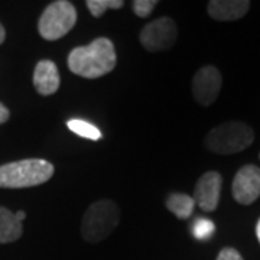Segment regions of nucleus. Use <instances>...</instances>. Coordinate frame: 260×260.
I'll return each mask as SVG.
<instances>
[{
  "instance_id": "1",
  "label": "nucleus",
  "mask_w": 260,
  "mask_h": 260,
  "mask_svg": "<svg viewBox=\"0 0 260 260\" xmlns=\"http://www.w3.org/2000/svg\"><path fill=\"white\" fill-rule=\"evenodd\" d=\"M116 62V49L112 41L107 38H97L85 47L74 48L68 55L70 71L90 80L112 73Z\"/></svg>"
},
{
  "instance_id": "2",
  "label": "nucleus",
  "mask_w": 260,
  "mask_h": 260,
  "mask_svg": "<svg viewBox=\"0 0 260 260\" xmlns=\"http://www.w3.org/2000/svg\"><path fill=\"white\" fill-rule=\"evenodd\" d=\"M54 175V165L45 159H23L0 167V188L19 189L48 182Z\"/></svg>"
},
{
  "instance_id": "3",
  "label": "nucleus",
  "mask_w": 260,
  "mask_h": 260,
  "mask_svg": "<svg viewBox=\"0 0 260 260\" xmlns=\"http://www.w3.org/2000/svg\"><path fill=\"white\" fill-rule=\"evenodd\" d=\"M254 140V132L243 121H227L207 133L205 148L217 155H233L247 149Z\"/></svg>"
},
{
  "instance_id": "4",
  "label": "nucleus",
  "mask_w": 260,
  "mask_h": 260,
  "mask_svg": "<svg viewBox=\"0 0 260 260\" xmlns=\"http://www.w3.org/2000/svg\"><path fill=\"white\" fill-rule=\"evenodd\" d=\"M120 221V210L112 200H99L87 208L81 221L85 242L99 243L107 239Z\"/></svg>"
},
{
  "instance_id": "5",
  "label": "nucleus",
  "mask_w": 260,
  "mask_h": 260,
  "mask_svg": "<svg viewBox=\"0 0 260 260\" xmlns=\"http://www.w3.org/2000/svg\"><path fill=\"white\" fill-rule=\"evenodd\" d=\"M77 22V10L71 2L56 0L48 5L42 12L38 30L45 41H58L65 37Z\"/></svg>"
},
{
  "instance_id": "6",
  "label": "nucleus",
  "mask_w": 260,
  "mask_h": 260,
  "mask_svg": "<svg viewBox=\"0 0 260 260\" xmlns=\"http://www.w3.org/2000/svg\"><path fill=\"white\" fill-rule=\"evenodd\" d=\"M177 38L178 29L175 22L164 16L143 26L140 32V44L149 52H160L174 47Z\"/></svg>"
},
{
  "instance_id": "7",
  "label": "nucleus",
  "mask_w": 260,
  "mask_h": 260,
  "mask_svg": "<svg viewBox=\"0 0 260 260\" xmlns=\"http://www.w3.org/2000/svg\"><path fill=\"white\" fill-rule=\"evenodd\" d=\"M223 78L213 65H205L195 73L192 78V95L195 102L204 107L211 106L221 90Z\"/></svg>"
},
{
  "instance_id": "8",
  "label": "nucleus",
  "mask_w": 260,
  "mask_h": 260,
  "mask_svg": "<svg viewBox=\"0 0 260 260\" xmlns=\"http://www.w3.org/2000/svg\"><path fill=\"white\" fill-rule=\"evenodd\" d=\"M233 198L242 205L253 204L260 197V168L246 165L233 179Z\"/></svg>"
},
{
  "instance_id": "9",
  "label": "nucleus",
  "mask_w": 260,
  "mask_h": 260,
  "mask_svg": "<svg viewBox=\"0 0 260 260\" xmlns=\"http://www.w3.org/2000/svg\"><path fill=\"white\" fill-rule=\"evenodd\" d=\"M221 184H223V178L218 172L215 171L205 172L204 175L197 181V185H195L194 197H192L195 204L205 213H213L220 203Z\"/></svg>"
},
{
  "instance_id": "10",
  "label": "nucleus",
  "mask_w": 260,
  "mask_h": 260,
  "mask_svg": "<svg viewBox=\"0 0 260 260\" xmlns=\"http://www.w3.org/2000/svg\"><path fill=\"white\" fill-rule=\"evenodd\" d=\"M250 9L247 0H211L207 6L208 15L218 22H233L242 19Z\"/></svg>"
},
{
  "instance_id": "11",
  "label": "nucleus",
  "mask_w": 260,
  "mask_h": 260,
  "mask_svg": "<svg viewBox=\"0 0 260 260\" xmlns=\"http://www.w3.org/2000/svg\"><path fill=\"white\" fill-rule=\"evenodd\" d=\"M59 73L54 61H39L34 71V87L41 95H52L59 88Z\"/></svg>"
},
{
  "instance_id": "12",
  "label": "nucleus",
  "mask_w": 260,
  "mask_h": 260,
  "mask_svg": "<svg viewBox=\"0 0 260 260\" xmlns=\"http://www.w3.org/2000/svg\"><path fill=\"white\" fill-rule=\"evenodd\" d=\"M23 225L16 218L15 213L0 207V243H12L20 239Z\"/></svg>"
},
{
  "instance_id": "13",
  "label": "nucleus",
  "mask_w": 260,
  "mask_h": 260,
  "mask_svg": "<svg viewBox=\"0 0 260 260\" xmlns=\"http://www.w3.org/2000/svg\"><path fill=\"white\" fill-rule=\"evenodd\" d=\"M167 208L174 214L179 220H186L191 217V214L194 211L195 201L191 195L182 194V192H172L168 195Z\"/></svg>"
},
{
  "instance_id": "14",
  "label": "nucleus",
  "mask_w": 260,
  "mask_h": 260,
  "mask_svg": "<svg viewBox=\"0 0 260 260\" xmlns=\"http://www.w3.org/2000/svg\"><path fill=\"white\" fill-rule=\"evenodd\" d=\"M67 126H68V129L71 130L73 133L81 136L84 139H102V132H100V129L95 127L91 123H88V121L80 120V119H71V120L67 121Z\"/></svg>"
},
{
  "instance_id": "15",
  "label": "nucleus",
  "mask_w": 260,
  "mask_h": 260,
  "mask_svg": "<svg viewBox=\"0 0 260 260\" xmlns=\"http://www.w3.org/2000/svg\"><path fill=\"white\" fill-rule=\"evenodd\" d=\"M87 8L94 18H102L109 9H121L124 6L123 0H87Z\"/></svg>"
},
{
  "instance_id": "16",
  "label": "nucleus",
  "mask_w": 260,
  "mask_h": 260,
  "mask_svg": "<svg viewBox=\"0 0 260 260\" xmlns=\"http://www.w3.org/2000/svg\"><path fill=\"white\" fill-rule=\"evenodd\" d=\"M191 232H192V236L197 240H207L215 232V224L208 218H198L192 224Z\"/></svg>"
},
{
  "instance_id": "17",
  "label": "nucleus",
  "mask_w": 260,
  "mask_h": 260,
  "mask_svg": "<svg viewBox=\"0 0 260 260\" xmlns=\"http://www.w3.org/2000/svg\"><path fill=\"white\" fill-rule=\"evenodd\" d=\"M156 5H158L156 0H135L132 3L135 15L139 18H148L149 15L153 12Z\"/></svg>"
},
{
  "instance_id": "18",
  "label": "nucleus",
  "mask_w": 260,
  "mask_h": 260,
  "mask_svg": "<svg viewBox=\"0 0 260 260\" xmlns=\"http://www.w3.org/2000/svg\"><path fill=\"white\" fill-rule=\"evenodd\" d=\"M217 260H244L243 256L233 247H224L220 250Z\"/></svg>"
},
{
  "instance_id": "19",
  "label": "nucleus",
  "mask_w": 260,
  "mask_h": 260,
  "mask_svg": "<svg viewBox=\"0 0 260 260\" xmlns=\"http://www.w3.org/2000/svg\"><path fill=\"white\" fill-rule=\"evenodd\" d=\"M9 117H10L9 109H8L3 103H0V124L6 123V121L9 120Z\"/></svg>"
},
{
  "instance_id": "20",
  "label": "nucleus",
  "mask_w": 260,
  "mask_h": 260,
  "mask_svg": "<svg viewBox=\"0 0 260 260\" xmlns=\"http://www.w3.org/2000/svg\"><path fill=\"white\" fill-rule=\"evenodd\" d=\"M5 39H6V30H5V28H3L2 23H0V45L5 42Z\"/></svg>"
},
{
  "instance_id": "21",
  "label": "nucleus",
  "mask_w": 260,
  "mask_h": 260,
  "mask_svg": "<svg viewBox=\"0 0 260 260\" xmlns=\"http://www.w3.org/2000/svg\"><path fill=\"white\" fill-rule=\"evenodd\" d=\"M15 215H16V218H18L20 223L26 218V214L23 213V211H18V213H15Z\"/></svg>"
},
{
  "instance_id": "22",
  "label": "nucleus",
  "mask_w": 260,
  "mask_h": 260,
  "mask_svg": "<svg viewBox=\"0 0 260 260\" xmlns=\"http://www.w3.org/2000/svg\"><path fill=\"white\" fill-rule=\"evenodd\" d=\"M256 236H257V240L260 243V218L259 221H257V225H256Z\"/></svg>"
},
{
  "instance_id": "23",
  "label": "nucleus",
  "mask_w": 260,
  "mask_h": 260,
  "mask_svg": "<svg viewBox=\"0 0 260 260\" xmlns=\"http://www.w3.org/2000/svg\"><path fill=\"white\" fill-rule=\"evenodd\" d=\"M259 158H260V155H259Z\"/></svg>"
}]
</instances>
